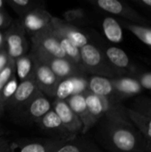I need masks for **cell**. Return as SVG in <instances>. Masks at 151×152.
I'll return each instance as SVG.
<instances>
[{
    "mask_svg": "<svg viewBox=\"0 0 151 152\" xmlns=\"http://www.w3.org/2000/svg\"><path fill=\"white\" fill-rule=\"evenodd\" d=\"M113 122L110 130V138L113 144L122 151H133L139 146V138L127 124L123 125L120 121L119 113L116 112L109 116Z\"/></svg>",
    "mask_w": 151,
    "mask_h": 152,
    "instance_id": "6da1fadb",
    "label": "cell"
},
{
    "mask_svg": "<svg viewBox=\"0 0 151 152\" xmlns=\"http://www.w3.org/2000/svg\"><path fill=\"white\" fill-rule=\"evenodd\" d=\"M81 61L84 71H88L96 76H113L114 72L106 62L101 51L93 45L87 44L80 48Z\"/></svg>",
    "mask_w": 151,
    "mask_h": 152,
    "instance_id": "7a4b0ae2",
    "label": "cell"
},
{
    "mask_svg": "<svg viewBox=\"0 0 151 152\" xmlns=\"http://www.w3.org/2000/svg\"><path fill=\"white\" fill-rule=\"evenodd\" d=\"M30 55L33 61V77L37 89L44 95L54 97L58 85L61 80L55 76L45 63L42 62L32 54Z\"/></svg>",
    "mask_w": 151,
    "mask_h": 152,
    "instance_id": "3957f363",
    "label": "cell"
},
{
    "mask_svg": "<svg viewBox=\"0 0 151 152\" xmlns=\"http://www.w3.org/2000/svg\"><path fill=\"white\" fill-rule=\"evenodd\" d=\"M31 54L42 62L45 63L61 80L69 77L83 76L85 74V72H83L76 64L67 58H58L36 51H32Z\"/></svg>",
    "mask_w": 151,
    "mask_h": 152,
    "instance_id": "277c9868",
    "label": "cell"
},
{
    "mask_svg": "<svg viewBox=\"0 0 151 152\" xmlns=\"http://www.w3.org/2000/svg\"><path fill=\"white\" fill-rule=\"evenodd\" d=\"M31 42L32 51L58 58H67L51 24L46 28L31 36Z\"/></svg>",
    "mask_w": 151,
    "mask_h": 152,
    "instance_id": "5b68a950",
    "label": "cell"
},
{
    "mask_svg": "<svg viewBox=\"0 0 151 152\" xmlns=\"http://www.w3.org/2000/svg\"><path fill=\"white\" fill-rule=\"evenodd\" d=\"M53 17L45 9L36 6L21 18V23L25 31L33 36L50 26Z\"/></svg>",
    "mask_w": 151,
    "mask_h": 152,
    "instance_id": "8992f818",
    "label": "cell"
},
{
    "mask_svg": "<svg viewBox=\"0 0 151 152\" xmlns=\"http://www.w3.org/2000/svg\"><path fill=\"white\" fill-rule=\"evenodd\" d=\"M71 140V139H70ZM68 139H40L17 143H11L13 152H56Z\"/></svg>",
    "mask_w": 151,
    "mask_h": 152,
    "instance_id": "52a82bcc",
    "label": "cell"
},
{
    "mask_svg": "<svg viewBox=\"0 0 151 152\" xmlns=\"http://www.w3.org/2000/svg\"><path fill=\"white\" fill-rule=\"evenodd\" d=\"M25 33L26 31L20 20L12 21L7 31L4 33V39L7 46L6 50L17 54L26 53L28 50V43Z\"/></svg>",
    "mask_w": 151,
    "mask_h": 152,
    "instance_id": "ba28073f",
    "label": "cell"
},
{
    "mask_svg": "<svg viewBox=\"0 0 151 152\" xmlns=\"http://www.w3.org/2000/svg\"><path fill=\"white\" fill-rule=\"evenodd\" d=\"M88 90V79L85 75L69 77L60 82L54 98L56 100L66 101L73 95L84 94Z\"/></svg>",
    "mask_w": 151,
    "mask_h": 152,
    "instance_id": "9c48e42d",
    "label": "cell"
},
{
    "mask_svg": "<svg viewBox=\"0 0 151 152\" xmlns=\"http://www.w3.org/2000/svg\"><path fill=\"white\" fill-rule=\"evenodd\" d=\"M52 108L56 112L63 126L69 134L77 135V134L82 133L83 124L81 120L69 108V106L65 101L55 99V101L52 104Z\"/></svg>",
    "mask_w": 151,
    "mask_h": 152,
    "instance_id": "30bf717a",
    "label": "cell"
},
{
    "mask_svg": "<svg viewBox=\"0 0 151 152\" xmlns=\"http://www.w3.org/2000/svg\"><path fill=\"white\" fill-rule=\"evenodd\" d=\"M51 27L56 33L69 40L79 49L88 44L87 37L77 27L66 22L62 19L53 17Z\"/></svg>",
    "mask_w": 151,
    "mask_h": 152,
    "instance_id": "8fae6325",
    "label": "cell"
},
{
    "mask_svg": "<svg viewBox=\"0 0 151 152\" xmlns=\"http://www.w3.org/2000/svg\"><path fill=\"white\" fill-rule=\"evenodd\" d=\"M83 124L82 134H86L98 121L89 111L84 94H77L65 101Z\"/></svg>",
    "mask_w": 151,
    "mask_h": 152,
    "instance_id": "7c38bea8",
    "label": "cell"
},
{
    "mask_svg": "<svg viewBox=\"0 0 151 152\" xmlns=\"http://www.w3.org/2000/svg\"><path fill=\"white\" fill-rule=\"evenodd\" d=\"M92 3L95 4L96 5H98V7L108 12L122 16L131 20L144 21V19L141 17L137 12L117 0H96Z\"/></svg>",
    "mask_w": 151,
    "mask_h": 152,
    "instance_id": "4fadbf2b",
    "label": "cell"
},
{
    "mask_svg": "<svg viewBox=\"0 0 151 152\" xmlns=\"http://www.w3.org/2000/svg\"><path fill=\"white\" fill-rule=\"evenodd\" d=\"M38 92L39 90L37 89L32 74V76H30L29 77L26 78L23 81H20V83L17 86L13 96L9 102V104L12 107L24 106Z\"/></svg>",
    "mask_w": 151,
    "mask_h": 152,
    "instance_id": "5bb4252c",
    "label": "cell"
},
{
    "mask_svg": "<svg viewBox=\"0 0 151 152\" xmlns=\"http://www.w3.org/2000/svg\"><path fill=\"white\" fill-rule=\"evenodd\" d=\"M36 124L41 129L44 131H49L54 134H58L59 138L61 139L70 140L76 138V135H73L67 131L62 122L61 121L60 118L53 109L49 110L44 117L38 119L36 121Z\"/></svg>",
    "mask_w": 151,
    "mask_h": 152,
    "instance_id": "9a60e30c",
    "label": "cell"
},
{
    "mask_svg": "<svg viewBox=\"0 0 151 152\" xmlns=\"http://www.w3.org/2000/svg\"><path fill=\"white\" fill-rule=\"evenodd\" d=\"M85 98L86 102L87 108L90 111V113L98 120L104 115H110L113 112H116V110H113V107L107 97L99 96L93 93H91L89 90L86 91L85 94Z\"/></svg>",
    "mask_w": 151,
    "mask_h": 152,
    "instance_id": "2e32d148",
    "label": "cell"
},
{
    "mask_svg": "<svg viewBox=\"0 0 151 152\" xmlns=\"http://www.w3.org/2000/svg\"><path fill=\"white\" fill-rule=\"evenodd\" d=\"M23 107L25 108L27 116L36 122L53 109L50 101L40 91Z\"/></svg>",
    "mask_w": 151,
    "mask_h": 152,
    "instance_id": "e0dca14e",
    "label": "cell"
},
{
    "mask_svg": "<svg viewBox=\"0 0 151 152\" xmlns=\"http://www.w3.org/2000/svg\"><path fill=\"white\" fill-rule=\"evenodd\" d=\"M88 89L96 95L107 98L115 91L110 79L101 76H93L88 79Z\"/></svg>",
    "mask_w": 151,
    "mask_h": 152,
    "instance_id": "ac0fdd59",
    "label": "cell"
},
{
    "mask_svg": "<svg viewBox=\"0 0 151 152\" xmlns=\"http://www.w3.org/2000/svg\"><path fill=\"white\" fill-rule=\"evenodd\" d=\"M56 152H101L95 143L87 140L67 141Z\"/></svg>",
    "mask_w": 151,
    "mask_h": 152,
    "instance_id": "d6986e66",
    "label": "cell"
},
{
    "mask_svg": "<svg viewBox=\"0 0 151 152\" xmlns=\"http://www.w3.org/2000/svg\"><path fill=\"white\" fill-rule=\"evenodd\" d=\"M127 112L129 118L140 132L147 138L151 139V117L132 109H128Z\"/></svg>",
    "mask_w": 151,
    "mask_h": 152,
    "instance_id": "ffe728a7",
    "label": "cell"
},
{
    "mask_svg": "<svg viewBox=\"0 0 151 152\" xmlns=\"http://www.w3.org/2000/svg\"><path fill=\"white\" fill-rule=\"evenodd\" d=\"M102 28L106 37L113 43H119L123 38V30L120 24L113 18L107 17L103 20Z\"/></svg>",
    "mask_w": 151,
    "mask_h": 152,
    "instance_id": "44dd1931",
    "label": "cell"
},
{
    "mask_svg": "<svg viewBox=\"0 0 151 152\" xmlns=\"http://www.w3.org/2000/svg\"><path fill=\"white\" fill-rule=\"evenodd\" d=\"M115 91L125 94H133L141 91V85L131 78H112L110 79Z\"/></svg>",
    "mask_w": 151,
    "mask_h": 152,
    "instance_id": "7402d4cb",
    "label": "cell"
},
{
    "mask_svg": "<svg viewBox=\"0 0 151 152\" xmlns=\"http://www.w3.org/2000/svg\"><path fill=\"white\" fill-rule=\"evenodd\" d=\"M15 71L17 78L25 80L33 74V61L31 55H23L15 61Z\"/></svg>",
    "mask_w": 151,
    "mask_h": 152,
    "instance_id": "603a6c76",
    "label": "cell"
},
{
    "mask_svg": "<svg viewBox=\"0 0 151 152\" xmlns=\"http://www.w3.org/2000/svg\"><path fill=\"white\" fill-rule=\"evenodd\" d=\"M108 60L117 68H125L129 65L127 54L118 47H109L106 50Z\"/></svg>",
    "mask_w": 151,
    "mask_h": 152,
    "instance_id": "cb8c5ba5",
    "label": "cell"
},
{
    "mask_svg": "<svg viewBox=\"0 0 151 152\" xmlns=\"http://www.w3.org/2000/svg\"><path fill=\"white\" fill-rule=\"evenodd\" d=\"M18 85L19 84H18L17 77L15 75H13L10 78V80L6 83V85L4 86V87L1 93V97H0V102H1V105L4 109L9 103L12 97L13 96V94L17 89Z\"/></svg>",
    "mask_w": 151,
    "mask_h": 152,
    "instance_id": "d4e9b609",
    "label": "cell"
},
{
    "mask_svg": "<svg viewBox=\"0 0 151 152\" xmlns=\"http://www.w3.org/2000/svg\"><path fill=\"white\" fill-rule=\"evenodd\" d=\"M124 26L130 30L131 32H133L139 39H141L143 43L151 45V29L142 27V26H139V25H134L129 22H123Z\"/></svg>",
    "mask_w": 151,
    "mask_h": 152,
    "instance_id": "484cf974",
    "label": "cell"
},
{
    "mask_svg": "<svg viewBox=\"0 0 151 152\" xmlns=\"http://www.w3.org/2000/svg\"><path fill=\"white\" fill-rule=\"evenodd\" d=\"M12 10L22 18L27 12H28L33 8L36 7L34 5V3L30 0H7L5 2Z\"/></svg>",
    "mask_w": 151,
    "mask_h": 152,
    "instance_id": "4316f807",
    "label": "cell"
},
{
    "mask_svg": "<svg viewBox=\"0 0 151 152\" xmlns=\"http://www.w3.org/2000/svg\"><path fill=\"white\" fill-rule=\"evenodd\" d=\"M15 62L12 60H9L8 64L6 67L0 72V97H1V93L6 85V83L10 80V78L15 75ZM4 109L2 107L1 102H0V117L4 114Z\"/></svg>",
    "mask_w": 151,
    "mask_h": 152,
    "instance_id": "83f0119b",
    "label": "cell"
},
{
    "mask_svg": "<svg viewBox=\"0 0 151 152\" xmlns=\"http://www.w3.org/2000/svg\"><path fill=\"white\" fill-rule=\"evenodd\" d=\"M64 20L69 24L81 23L85 18V12L83 8H73L63 12Z\"/></svg>",
    "mask_w": 151,
    "mask_h": 152,
    "instance_id": "f1b7e54d",
    "label": "cell"
},
{
    "mask_svg": "<svg viewBox=\"0 0 151 152\" xmlns=\"http://www.w3.org/2000/svg\"><path fill=\"white\" fill-rule=\"evenodd\" d=\"M12 19L10 16L6 14V12L0 10V28H8V27L12 23Z\"/></svg>",
    "mask_w": 151,
    "mask_h": 152,
    "instance_id": "f546056e",
    "label": "cell"
},
{
    "mask_svg": "<svg viewBox=\"0 0 151 152\" xmlns=\"http://www.w3.org/2000/svg\"><path fill=\"white\" fill-rule=\"evenodd\" d=\"M9 62V57L7 55L6 50L2 49L0 51V72L6 67Z\"/></svg>",
    "mask_w": 151,
    "mask_h": 152,
    "instance_id": "4dcf8cb0",
    "label": "cell"
},
{
    "mask_svg": "<svg viewBox=\"0 0 151 152\" xmlns=\"http://www.w3.org/2000/svg\"><path fill=\"white\" fill-rule=\"evenodd\" d=\"M141 85L145 88L151 89V74H147L142 77Z\"/></svg>",
    "mask_w": 151,
    "mask_h": 152,
    "instance_id": "1f68e13d",
    "label": "cell"
},
{
    "mask_svg": "<svg viewBox=\"0 0 151 152\" xmlns=\"http://www.w3.org/2000/svg\"><path fill=\"white\" fill-rule=\"evenodd\" d=\"M0 152H13L12 148H11V143H9L8 142H5V144L1 148Z\"/></svg>",
    "mask_w": 151,
    "mask_h": 152,
    "instance_id": "d6a6232c",
    "label": "cell"
},
{
    "mask_svg": "<svg viewBox=\"0 0 151 152\" xmlns=\"http://www.w3.org/2000/svg\"><path fill=\"white\" fill-rule=\"evenodd\" d=\"M5 44V39H4V33L0 31V51L4 49V45Z\"/></svg>",
    "mask_w": 151,
    "mask_h": 152,
    "instance_id": "836d02e7",
    "label": "cell"
},
{
    "mask_svg": "<svg viewBox=\"0 0 151 152\" xmlns=\"http://www.w3.org/2000/svg\"><path fill=\"white\" fill-rule=\"evenodd\" d=\"M144 4H146V5H149V6H150L151 7V0H142V1Z\"/></svg>",
    "mask_w": 151,
    "mask_h": 152,
    "instance_id": "e575fe53",
    "label": "cell"
},
{
    "mask_svg": "<svg viewBox=\"0 0 151 152\" xmlns=\"http://www.w3.org/2000/svg\"><path fill=\"white\" fill-rule=\"evenodd\" d=\"M7 141L6 140H4V139H0V150H1V148L5 144V142H6Z\"/></svg>",
    "mask_w": 151,
    "mask_h": 152,
    "instance_id": "d590c367",
    "label": "cell"
},
{
    "mask_svg": "<svg viewBox=\"0 0 151 152\" xmlns=\"http://www.w3.org/2000/svg\"><path fill=\"white\" fill-rule=\"evenodd\" d=\"M4 4L5 2L3 1V0H0V10L1 11H4Z\"/></svg>",
    "mask_w": 151,
    "mask_h": 152,
    "instance_id": "8d00e7d4",
    "label": "cell"
},
{
    "mask_svg": "<svg viewBox=\"0 0 151 152\" xmlns=\"http://www.w3.org/2000/svg\"><path fill=\"white\" fill-rule=\"evenodd\" d=\"M148 116H150V117H151V111H150V114H149Z\"/></svg>",
    "mask_w": 151,
    "mask_h": 152,
    "instance_id": "74e56055",
    "label": "cell"
},
{
    "mask_svg": "<svg viewBox=\"0 0 151 152\" xmlns=\"http://www.w3.org/2000/svg\"><path fill=\"white\" fill-rule=\"evenodd\" d=\"M1 134H2V133H1V131H0V136H1Z\"/></svg>",
    "mask_w": 151,
    "mask_h": 152,
    "instance_id": "f35d334b",
    "label": "cell"
}]
</instances>
